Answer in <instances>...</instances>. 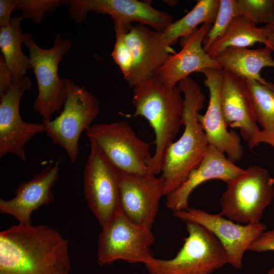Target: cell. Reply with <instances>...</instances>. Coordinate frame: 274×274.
Wrapping results in <instances>:
<instances>
[{"label":"cell","instance_id":"6da1fadb","mask_svg":"<svg viewBox=\"0 0 274 274\" xmlns=\"http://www.w3.org/2000/svg\"><path fill=\"white\" fill-rule=\"evenodd\" d=\"M68 242L45 225H12L0 232V274H70Z\"/></svg>","mask_w":274,"mask_h":274},{"label":"cell","instance_id":"ac0fdd59","mask_svg":"<svg viewBox=\"0 0 274 274\" xmlns=\"http://www.w3.org/2000/svg\"><path fill=\"white\" fill-rule=\"evenodd\" d=\"M220 101L227 127L239 129L251 148L258 145L261 130L257 124L246 80L223 70Z\"/></svg>","mask_w":274,"mask_h":274},{"label":"cell","instance_id":"8992f818","mask_svg":"<svg viewBox=\"0 0 274 274\" xmlns=\"http://www.w3.org/2000/svg\"><path fill=\"white\" fill-rule=\"evenodd\" d=\"M227 185L220 199V214L241 224L260 222L274 196V179L268 170L250 166Z\"/></svg>","mask_w":274,"mask_h":274},{"label":"cell","instance_id":"603a6c76","mask_svg":"<svg viewBox=\"0 0 274 274\" xmlns=\"http://www.w3.org/2000/svg\"><path fill=\"white\" fill-rule=\"evenodd\" d=\"M21 17H12L9 23L0 26V48L13 81L20 79L31 68L29 56L21 50L24 33L21 28Z\"/></svg>","mask_w":274,"mask_h":274},{"label":"cell","instance_id":"3957f363","mask_svg":"<svg viewBox=\"0 0 274 274\" xmlns=\"http://www.w3.org/2000/svg\"><path fill=\"white\" fill-rule=\"evenodd\" d=\"M131 117L146 119L155 135V151L149 164L151 173H161L166 152L183 125L184 98L177 85L168 87L154 77L133 88Z\"/></svg>","mask_w":274,"mask_h":274},{"label":"cell","instance_id":"5b68a950","mask_svg":"<svg viewBox=\"0 0 274 274\" xmlns=\"http://www.w3.org/2000/svg\"><path fill=\"white\" fill-rule=\"evenodd\" d=\"M23 43L28 49L38 87L33 108L42 121H50L53 114L63 108L66 100L65 79L59 78L58 70L59 62L72 47V41L58 34L53 46L45 49L39 47L27 33L24 35Z\"/></svg>","mask_w":274,"mask_h":274},{"label":"cell","instance_id":"836d02e7","mask_svg":"<svg viewBox=\"0 0 274 274\" xmlns=\"http://www.w3.org/2000/svg\"><path fill=\"white\" fill-rule=\"evenodd\" d=\"M268 39L270 43L271 50L274 52V27L268 35Z\"/></svg>","mask_w":274,"mask_h":274},{"label":"cell","instance_id":"2e32d148","mask_svg":"<svg viewBox=\"0 0 274 274\" xmlns=\"http://www.w3.org/2000/svg\"><path fill=\"white\" fill-rule=\"evenodd\" d=\"M205 77L204 84L209 89V101L204 115L197 114L210 145L226 153L235 163L241 159L244 153L241 139L234 131H228L223 118L220 101L222 68H206L200 72Z\"/></svg>","mask_w":274,"mask_h":274},{"label":"cell","instance_id":"4dcf8cb0","mask_svg":"<svg viewBox=\"0 0 274 274\" xmlns=\"http://www.w3.org/2000/svg\"><path fill=\"white\" fill-rule=\"evenodd\" d=\"M13 81L11 73L8 68L3 56L0 55V97L8 90Z\"/></svg>","mask_w":274,"mask_h":274},{"label":"cell","instance_id":"83f0119b","mask_svg":"<svg viewBox=\"0 0 274 274\" xmlns=\"http://www.w3.org/2000/svg\"><path fill=\"white\" fill-rule=\"evenodd\" d=\"M116 41L112 53L115 63L119 66L125 80L129 76L133 64L131 51L125 41V33L132 25L121 22H114Z\"/></svg>","mask_w":274,"mask_h":274},{"label":"cell","instance_id":"9a60e30c","mask_svg":"<svg viewBox=\"0 0 274 274\" xmlns=\"http://www.w3.org/2000/svg\"><path fill=\"white\" fill-rule=\"evenodd\" d=\"M133 64L125 80L130 87L154 78L168 57L175 52L166 42L162 32L143 24L131 25L125 36Z\"/></svg>","mask_w":274,"mask_h":274},{"label":"cell","instance_id":"f546056e","mask_svg":"<svg viewBox=\"0 0 274 274\" xmlns=\"http://www.w3.org/2000/svg\"><path fill=\"white\" fill-rule=\"evenodd\" d=\"M248 251L258 253L274 252V229L263 232L250 244Z\"/></svg>","mask_w":274,"mask_h":274},{"label":"cell","instance_id":"7a4b0ae2","mask_svg":"<svg viewBox=\"0 0 274 274\" xmlns=\"http://www.w3.org/2000/svg\"><path fill=\"white\" fill-rule=\"evenodd\" d=\"M184 98V131L168 148L164 159L161 177L164 180L163 196L178 188L190 172L200 163L209 146L206 134L197 115L206 99L198 84L189 77L178 84Z\"/></svg>","mask_w":274,"mask_h":274},{"label":"cell","instance_id":"52a82bcc","mask_svg":"<svg viewBox=\"0 0 274 274\" xmlns=\"http://www.w3.org/2000/svg\"><path fill=\"white\" fill-rule=\"evenodd\" d=\"M85 131L90 144L120 172L151 173L149 168L152 157L150 144L138 137L126 121L95 124Z\"/></svg>","mask_w":274,"mask_h":274},{"label":"cell","instance_id":"5bb4252c","mask_svg":"<svg viewBox=\"0 0 274 274\" xmlns=\"http://www.w3.org/2000/svg\"><path fill=\"white\" fill-rule=\"evenodd\" d=\"M164 180L149 173L137 175L121 172L120 207L132 223L151 229L163 195Z\"/></svg>","mask_w":274,"mask_h":274},{"label":"cell","instance_id":"1f68e13d","mask_svg":"<svg viewBox=\"0 0 274 274\" xmlns=\"http://www.w3.org/2000/svg\"><path fill=\"white\" fill-rule=\"evenodd\" d=\"M17 0H0V26L8 25L12 17L11 14L17 9Z\"/></svg>","mask_w":274,"mask_h":274},{"label":"cell","instance_id":"f1b7e54d","mask_svg":"<svg viewBox=\"0 0 274 274\" xmlns=\"http://www.w3.org/2000/svg\"><path fill=\"white\" fill-rule=\"evenodd\" d=\"M64 0H17V9L21 10L23 18L30 19L39 24L46 12H52L66 4Z\"/></svg>","mask_w":274,"mask_h":274},{"label":"cell","instance_id":"e0dca14e","mask_svg":"<svg viewBox=\"0 0 274 274\" xmlns=\"http://www.w3.org/2000/svg\"><path fill=\"white\" fill-rule=\"evenodd\" d=\"M212 24L203 23L189 36L182 38V49L168 57L155 78L166 86L173 87L192 73H200L206 68H222L203 48V42Z\"/></svg>","mask_w":274,"mask_h":274},{"label":"cell","instance_id":"ffe728a7","mask_svg":"<svg viewBox=\"0 0 274 274\" xmlns=\"http://www.w3.org/2000/svg\"><path fill=\"white\" fill-rule=\"evenodd\" d=\"M245 170L215 147L209 145L199 164L190 172L178 188L166 195V206L173 212L186 210L189 208L188 199L191 193L198 186L214 179L223 181L227 184Z\"/></svg>","mask_w":274,"mask_h":274},{"label":"cell","instance_id":"7402d4cb","mask_svg":"<svg viewBox=\"0 0 274 274\" xmlns=\"http://www.w3.org/2000/svg\"><path fill=\"white\" fill-rule=\"evenodd\" d=\"M274 26L264 25L257 27L243 16L235 18L225 34L215 42L207 53L215 58L227 48H247L256 43L263 44L271 49L268 39Z\"/></svg>","mask_w":274,"mask_h":274},{"label":"cell","instance_id":"ba28073f","mask_svg":"<svg viewBox=\"0 0 274 274\" xmlns=\"http://www.w3.org/2000/svg\"><path fill=\"white\" fill-rule=\"evenodd\" d=\"M66 100L63 110L54 119L42 121L45 132L53 143L65 150L71 162H76L79 154L78 142L84 130L99 112L98 98L84 86L65 79Z\"/></svg>","mask_w":274,"mask_h":274},{"label":"cell","instance_id":"4fadbf2b","mask_svg":"<svg viewBox=\"0 0 274 274\" xmlns=\"http://www.w3.org/2000/svg\"><path fill=\"white\" fill-rule=\"evenodd\" d=\"M31 87L30 79L24 76L13 81L0 97V158L13 153L26 161L25 145L37 134L45 131L43 123L25 122L20 115L21 97Z\"/></svg>","mask_w":274,"mask_h":274},{"label":"cell","instance_id":"30bf717a","mask_svg":"<svg viewBox=\"0 0 274 274\" xmlns=\"http://www.w3.org/2000/svg\"><path fill=\"white\" fill-rule=\"evenodd\" d=\"M90 148L83 172L84 193L88 207L102 229L120 210L121 172L96 147L90 144Z\"/></svg>","mask_w":274,"mask_h":274},{"label":"cell","instance_id":"d4e9b609","mask_svg":"<svg viewBox=\"0 0 274 274\" xmlns=\"http://www.w3.org/2000/svg\"><path fill=\"white\" fill-rule=\"evenodd\" d=\"M246 81L257 122L264 131L274 134V84L264 85L253 80Z\"/></svg>","mask_w":274,"mask_h":274},{"label":"cell","instance_id":"8fae6325","mask_svg":"<svg viewBox=\"0 0 274 274\" xmlns=\"http://www.w3.org/2000/svg\"><path fill=\"white\" fill-rule=\"evenodd\" d=\"M173 215L184 222L197 223L211 232L225 250L229 263L237 270L242 268L243 257L250 244L266 228L261 222L243 225L220 213L213 214L194 208L174 212Z\"/></svg>","mask_w":274,"mask_h":274},{"label":"cell","instance_id":"9c48e42d","mask_svg":"<svg viewBox=\"0 0 274 274\" xmlns=\"http://www.w3.org/2000/svg\"><path fill=\"white\" fill-rule=\"evenodd\" d=\"M155 237L151 229L138 226L120 210L98 236L97 262L104 266L122 260L129 263L147 262Z\"/></svg>","mask_w":274,"mask_h":274},{"label":"cell","instance_id":"7c38bea8","mask_svg":"<svg viewBox=\"0 0 274 274\" xmlns=\"http://www.w3.org/2000/svg\"><path fill=\"white\" fill-rule=\"evenodd\" d=\"M72 19L83 22L89 12L110 15L113 22L131 25L133 22L163 31L173 21L167 12L153 7L151 2L138 0H70L66 1Z\"/></svg>","mask_w":274,"mask_h":274},{"label":"cell","instance_id":"cb8c5ba5","mask_svg":"<svg viewBox=\"0 0 274 274\" xmlns=\"http://www.w3.org/2000/svg\"><path fill=\"white\" fill-rule=\"evenodd\" d=\"M220 0H198L184 16L171 23L163 31L164 38L170 46L179 38L189 36L200 24H213L216 19Z\"/></svg>","mask_w":274,"mask_h":274},{"label":"cell","instance_id":"484cf974","mask_svg":"<svg viewBox=\"0 0 274 274\" xmlns=\"http://www.w3.org/2000/svg\"><path fill=\"white\" fill-rule=\"evenodd\" d=\"M240 16L237 0H220V5L214 22L207 35L203 48L206 52L217 40L226 32L233 19Z\"/></svg>","mask_w":274,"mask_h":274},{"label":"cell","instance_id":"44dd1931","mask_svg":"<svg viewBox=\"0 0 274 274\" xmlns=\"http://www.w3.org/2000/svg\"><path fill=\"white\" fill-rule=\"evenodd\" d=\"M272 52L267 46L257 49L229 47L215 59L224 70L246 80H253L267 85L270 82L261 77L260 72L265 67L274 68Z\"/></svg>","mask_w":274,"mask_h":274},{"label":"cell","instance_id":"e575fe53","mask_svg":"<svg viewBox=\"0 0 274 274\" xmlns=\"http://www.w3.org/2000/svg\"><path fill=\"white\" fill-rule=\"evenodd\" d=\"M266 274H274V266L269 269Z\"/></svg>","mask_w":274,"mask_h":274},{"label":"cell","instance_id":"d6986e66","mask_svg":"<svg viewBox=\"0 0 274 274\" xmlns=\"http://www.w3.org/2000/svg\"><path fill=\"white\" fill-rule=\"evenodd\" d=\"M59 177L58 163L34 174L29 180L22 182L18 185L15 197L8 200L0 199V212L13 216L19 224L31 225L32 213L54 201L52 188Z\"/></svg>","mask_w":274,"mask_h":274},{"label":"cell","instance_id":"d6a6232c","mask_svg":"<svg viewBox=\"0 0 274 274\" xmlns=\"http://www.w3.org/2000/svg\"><path fill=\"white\" fill-rule=\"evenodd\" d=\"M258 143L267 144L274 149V134L269 133L261 130L258 139Z\"/></svg>","mask_w":274,"mask_h":274},{"label":"cell","instance_id":"277c9868","mask_svg":"<svg viewBox=\"0 0 274 274\" xmlns=\"http://www.w3.org/2000/svg\"><path fill=\"white\" fill-rule=\"evenodd\" d=\"M188 236L182 247L172 259L153 257L145 265L149 274H211L229 259L216 237L203 226L185 222Z\"/></svg>","mask_w":274,"mask_h":274},{"label":"cell","instance_id":"4316f807","mask_svg":"<svg viewBox=\"0 0 274 274\" xmlns=\"http://www.w3.org/2000/svg\"><path fill=\"white\" fill-rule=\"evenodd\" d=\"M240 16L255 25L274 26V0H237Z\"/></svg>","mask_w":274,"mask_h":274}]
</instances>
